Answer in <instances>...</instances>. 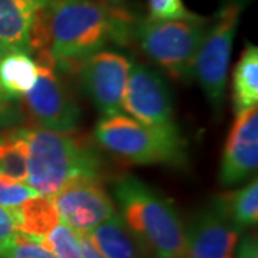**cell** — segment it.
<instances>
[{"label": "cell", "instance_id": "obj_17", "mask_svg": "<svg viewBox=\"0 0 258 258\" xmlns=\"http://www.w3.org/2000/svg\"><path fill=\"white\" fill-rule=\"evenodd\" d=\"M37 64L29 53L9 52L0 57V83L8 95L20 99L35 85Z\"/></svg>", "mask_w": 258, "mask_h": 258}, {"label": "cell", "instance_id": "obj_22", "mask_svg": "<svg viewBox=\"0 0 258 258\" xmlns=\"http://www.w3.org/2000/svg\"><path fill=\"white\" fill-rule=\"evenodd\" d=\"M37 192L25 182H6L0 179V207L13 210Z\"/></svg>", "mask_w": 258, "mask_h": 258}, {"label": "cell", "instance_id": "obj_16", "mask_svg": "<svg viewBox=\"0 0 258 258\" xmlns=\"http://www.w3.org/2000/svg\"><path fill=\"white\" fill-rule=\"evenodd\" d=\"M258 49L248 43L232 72V106L235 115L257 106Z\"/></svg>", "mask_w": 258, "mask_h": 258}, {"label": "cell", "instance_id": "obj_29", "mask_svg": "<svg viewBox=\"0 0 258 258\" xmlns=\"http://www.w3.org/2000/svg\"><path fill=\"white\" fill-rule=\"evenodd\" d=\"M2 56H3V53H2V52H0V57H2Z\"/></svg>", "mask_w": 258, "mask_h": 258}, {"label": "cell", "instance_id": "obj_4", "mask_svg": "<svg viewBox=\"0 0 258 258\" xmlns=\"http://www.w3.org/2000/svg\"><path fill=\"white\" fill-rule=\"evenodd\" d=\"M93 138L113 157L137 165L184 166L186 144L179 129H154L126 113L102 116Z\"/></svg>", "mask_w": 258, "mask_h": 258}, {"label": "cell", "instance_id": "obj_14", "mask_svg": "<svg viewBox=\"0 0 258 258\" xmlns=\"http://www.w3.org/2000/svg\"><path fill=\"white\" fill-rule=\"evenodd\" d=\"M88 237L106 258H154L128 230L118 212L93 228Z\"/></svg>", "mask_w": 258, "mask_h": 258}, {"label": "cell", "instance_id": "obj_26", "mask_svg": "<svg viewBox=\"0 0 258 258\" xmlns=\"http://www.w3.org/2000/svg\"><path fill=\"white\" fill-rule=\"evenodd\" d=\"M234 258H258L257 237L254 234L240 235L234 251Z\"/></svg>", "mask_w": 258, "mask_h": 258}, {"label": "cell", "instance_id": "obj_21", "mask_svg": "<svg viewBox=\"0 0 258 258\" xmlns=\"http://www.w3.org/2000/svg\"><path fill=\"white\" fill-rule=\"evenodd\" d=\"M0 258H55L39 241L18 232L0 245Z\"/></svg>", "mask_w": 258, "mask_h": 258}, {"label": "cell", "instance_id": "obj_8", "mask_svg": "<svg viewBox=\"0 0 258 258\" xmlns=\"http://www.w3.org/2000/svg\"><path fill=\"white\" fill-rule=\"evenodd\" d=\"M132 60L128 56L102 49L69 71L78 76L85 95L102 116L123 113L122 102Z\"/></svg>", "mask_w": 258, "mask_h": 258}, {"label": "cell", "instance_id": "obj_27", "mask_svg": "<svg viewBox=\"0 0 258 258\" xmlns=\"http://www.w3.org/2000/svg\"><path fill=\"white\" fill-rule=\"evenodd\" d=\"M79 238H81V252H82L81 258H106L105 255H102L99 249L93 245L88 234H81Z\"/></svg>", "mask_w": 258, "mask_h": 258}, {"label": "cell", "instance_id": "obj_19", "mask_svg": "<svg viewBox=\"0 0 258 258\" xmlns=\"http://www.w3.org/2000/svg\"><path fill=\"white\" fill-rule=\"evenodd\" d=\"M224 208L241 231L252 228L258 221V179L254 176L240 189L220 195Z\"/></svg>", "mask_w": 258, "mask_h": 258}, {"label": "cell", "instance_id": "obj_15", "mask_svg": "<svg viewBox=\"0 0 258 258\" xmlns=\"http://www.w3.org/2000/svg\"><path fill=\"white\" fill-rule=\"evenodd\" d=\"M18 231L33 240H42L60 222L52 198L35 195L12 210Z\"/></svg>", "mask_w": 258, "mask_h": 258}, {"label": "cell", "instance_id": "obj_28", "mask_svg": "<svg viewBox=\"0 0 258 258\" xmlns=\"http://www.w3.org/2000/svg\"><path fill=\"white\" fill-rule=\"evenodd\" d=\"M106 3H109V5H113V6H119L123 3V0H105Z\"/></svg>", "mask_w": 258, "mask_h": 258}, {"label": "cell", "instance_id": "obj_3", "mask_svg": "<svg viewBox=\"0 0 258 258\" xmlns=\"http://www.w3.org/2000/svg\"><path fill=\"white\" fill-rule=\"evenodd\" d=\"M120 218L154 258H181L185 225L174 203L134 175H122L112 185Z\"/></svg>", "mask_w": 258, "mask_h": 258}, {"label": "cell", "instance_id": "obj_20", "mask_svg": "<svg viewBox=\"0 0 258 258\" xmlns=\"http://www.w3.org/2000/svg\"><path fill=\"white\" fill-rule=\"evenodd\" d=\"M39 242L55 258H81V238L69 225L60 221Z\"/></svg>", "mask_w": 258, "mask_h": 258}, {"label": "cell", "instance_id": "obj_23", "mask_svg": "<svg viewBox=\"0 0 258 258\" xmlns=\"http://www.w3.org/2000/svg\"><path fill=\"white\" fill-rule=\"evenodd\" d=\"M148 18L154 20H169L191 15V12L185 8L182 0H148Z\"/></svg>", "mask_w": 258, "mask_h": 258}, {"label": "cell", "instance_id": "obj_7", "mask_svg": "<svg viewBox=\"0 0 258 258\" xmlns=\"http://www.w3.org/2000/svg\"><path fill=\"white\" fill-rule=\"evenodd\" d=\"M242 2L228 0L218 13L210 18L201 47L198 50L194 75L215 111H221L231 52L240 25Z\"/></svg>", "mask_w": 258, "mask_h": 258}, {"label": "cell", "instance_id": "obj_2", "mask_svg": "<svg viewBox=\"0 0 258 258\" xmlns=\"http://www.w3.org/2000/svg\"><path fill=\"white\" fill-rule=\"evenodd\" d=\"M29 148L26 184L39 195L53 197L81 178H102L103 159L92 141L78 131L22 128Z\"/></svg>", "mask_w": 258, "mask_h": 258}, {"label": "cell", "instance_id": "obj_24", "mask_svg": "<svg viewBox=\"0 0 258 258\" xmlns=\"http://www.w3.org/2000/svg\"><path fill=\"white\" fill-rule=\"evenodd\" d=\"M22 119V113L19 108V101L6 93L0 83V125L10 126L18 123Z\"/></svg>", "mask_w": 258, "mask_h": 258}, {"label": "cell", "instance_id": "obj_12", "mask_svg": "<svg viewBox=\"0 0 258 258\" xmlns=\"http://www.w3.org/2000/svg\"><path fill=\"white\" fill-rule=\"evenodd\" d=\"M258 109L252 106L237 113L222 152L220 182L234 186L244 182L257 171Z\"/></svg>", "mask_w": 258, "mask_h": 258}, {"label": "cell", "instance_id": "obj_10", "mask_svg": "<svg viewBox=\"0 0 258 258\" xmlns=\"http://www.w3.org/2000/svg\"><path fill=\"white\" fill-rule=\"evenodd\" d=\"M241 230L231 221L220 195L194 212L185 227L181 258H234Z\"/></svg>", "mask_w": 258, "mask_h": 258}, {"label": "cell", "instance_id": "obj_9", "mask_svg": "<svg viewBox=\"0 0 258 258\" xmlns=\"http://www.w3.org/2000/svg\"><path fill=\"white\" fill-rule=\"evenodd\" d=\"M122 109L132 119L154 129H176L172 93L165 79L147 64L131 63Z\"/></svg>", "mask_w": 258, "mask_h": 258}, {"label": "cell", "instance_id": "obj_6", "mask_svg": "<svg viewBox=\"0 0 258 258\" xmlns=\"http://www.w3.org/2000/svg\"><path fill=\"white\" fill-rule=\"evenodd\" d=\"M37 76L35 85L19 99L22 118L30 126L71 132L81 123V108L57 75L55 62L46 52L36 53Z\"/></svg>", "mask_w": 258, "mask_h": 258}, {"label": "cell", "instance_id": "obj_1", "mask_svg": "<svg viewBox=\"0 0 258 258\" xmlns=\"http://www.w3.org/2000/svg\"><path fill=\"white\" fill-rule=\"evenodd\" d=\"M132 28L128 12L105 0H53L32 29L29 53L46 52L69 72L108 43H126Z\"/></svg>", "mask_w": 258, "mask_h": 258}, {"label": "cell", "instance_id": "obj_18", "mask_svg": "<svg viewBox=\"0 0 258 258\" xmlns=\"http://www.w3.org/2000/svg\"><path fill=\"white\" fill-rule=\"evenodd\" d=\"M28 157V142L22 128L0 135V179L26 184Z\"/></svg>", "mask_w": 258, "mask_h": 258}, {"label": "cell", "instance_id": "obj_13", "mask_svg": "<svg viewBox=\"0 0 258 258\" xmlns=\"http://www.w3.org/2000/svg\"><path fill=\"white\" fill-rule=\"evenodd\" d=\"M53 0H0V52L29 53L37 18ZM30 55V53H29Z\"/></svg>", "mask_w": 258, "mask_h": 258}, {"label": "cell", "instance_id": "obj_5", "mask_svg": "<svg viewBox=\"0 0 258 258\" xmlns=\"http://www.w3.org/2000/svg\"><path fill=\"white\" fill-rule=\"evenodd\" d=\"M210 18L188 15L169 20L142 19L134 23L132 37L149 60L175 81L188 82L201 47Z\"/></svg>", "mask_w": 258, "mask_h": 258}, {"label": "cell", "instance_id": "obj_11", "mask_svg": "<svg viewBox=\"0 0 258 258\" xmlns=\"http://www.w3.org/2000/svg\"><path fill=\"white\" fill-rule=\"evenodd\" d=\"M60 221L75 232L89 234L112 217L113 200L102 184V178H81L50 197Z\"/></svg>", "mask_w": 258, "mask_h": 258}, {"label": "cell", "instance_id": "obj_25", "mask_svg": "<svg viewBox=\"0 0 258 258\" xmlns=\"http://www.w3.org/2000/svg\"><path fill=\"white\" fill-rule=\"evenodd\" d=\"M18 232V225L12 210L0 207V245L12 240Z\"/></svg>", "mask_w": 258, "mask_h": 258}]
</instances>
